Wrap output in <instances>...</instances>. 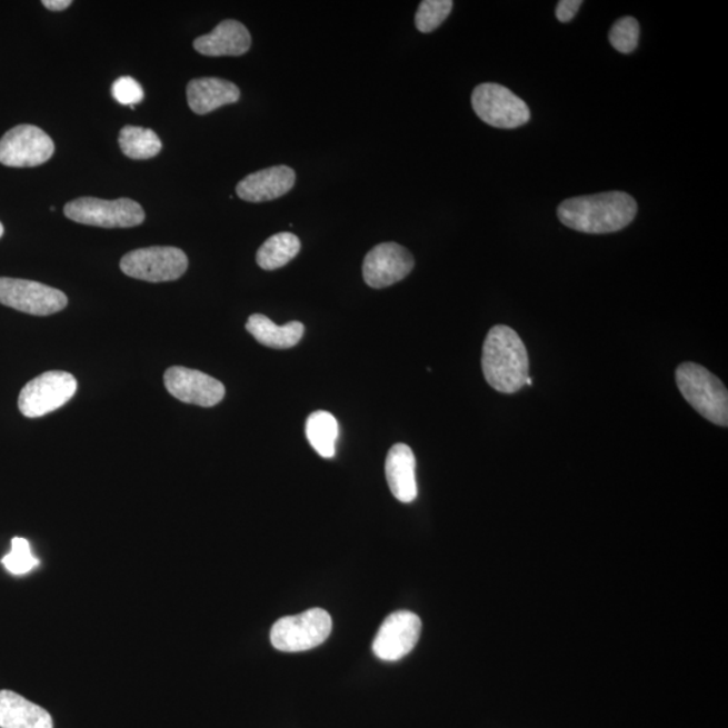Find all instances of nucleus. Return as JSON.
<instances>
[{
    "mask_svg": "<svg viewBox=\"0 0 728 728\" xmlns=\"http://www.w3.org/2000/svg\"><path fill=\"white\" fill-rule=\"evenodd\" d=\"M126 276L148 282L176 281L188 269L186 252L177 247L154 246L129 252L120 261Z\"/></svg>",
    "mask_w": 728,
    "mask_h": 728,
    "instance_id": "6e6552de",
    "label": "nucleus"
},
{
    "mask_svg": "<svg viewBox=\"0 0 728 728\" xmlns=\"http://www.w3.org/2000/svg\"><path fill=\"white\" fill-rule=\"evenodd\" d=\"M415 268V258L410 251L395 242L381 243L366 256L363 278L373 289L391 287L403 280Z\"/></svg>",
    "mask_w": 728,
    "mask_h": 728,
    "instance_id": "ddd939ff",
    "label": "nucleus"
},
{
    "mask_svg": "<svg viewBox=\"0 0 728 728\" xmlns=\"http://www.w3.org/2000/svg\"><path fill=\"white\" fill-rule=\"evenodd\" d=\"M482 369L487 383L499 392L512 395L527 385L529 356L515 329L497 326L485 340Z\"/></svg>",
    "mask_w": 728,
    "mask_h": 728,
    "instance_id": "f03ea898",
    "label": "nucleus"
},
{
    "mask_svg": "<svg viewBox=\"0 0 728 728\" xmlns=\"http://www.w3.org/2000/svg\"><path fill=\"white\" fill-rule=\"evenodd\" d=\"M580 0H561L556 8V17L562 23L571 22L581 8Z\"/></svg>",
    "mask_w": 728,
    "mask_h": 728,
    "instance_id": "bb28decb",
    "label": "nucleus"
},
{
    "mask_svg": "<svg viewBox=\"0 0 728 728\" xmlns=\"http://www.w3.org/2000/svg\"><path fill=\"white\" fill-rule=\"evenodd\" d=\"M78 390V381L66 371H48L24 386L18 398V408L29 419H37L64 407Z\"/></svg>",
    "mask_w": 728,
    "mask_h": 728,
    "instance_id": "0eeeda50",
    "label": "nucleus"
},
{
    "mask_svg": "<svg viewBox=\"0 0 728 728\" xmlns=\"http://www.w3.org/2000/svg\"><path fill=\"white\" fill-rule=\"evenodd\" d=\"M119 146L123 154L132 160H149L162 149L160 138L153 130L126 126L120 130Z\"/></svg>",
    "mask_w": 728,
    "mask_h": 728,
    "instance_id": "4be33fe9",
    "label": "nucleus"
},
{
    "mask_svg": "<svg viewBox=\"0 0 728 728\" xmlns=\"http://www.w3.org/2000/svg\"><path fill=\"white\" fill-rule=\"evenodd\" d=\"M421 619L410 611L390 614L379 628L372 642V651L379 660L397 661L410 654L419 642Z\"/></svg>",
    "mask_w": 728,
    "mask_h": 728,
    "instance_id": "9b49d317",
    "label": "nucleus"
},
{
    "mask_svg": "<svg viewBox=\"0 0 728 728\" xmlns=\"http://www.w3.org/2000/svg\"><path fill=\"white\" fill-rule=\"evenodd\" d=\"M0 303L19 312L49 316L61 312L68 306V297L48 285L0 277Z\"/></svg>",
    "mask_w": 728,
    "mask_h": 728,
    "instance_id": "1a4fd4ad",
    "label": "nucleus"
},
{
    "mask_svg": "<svg viewBox=\"0 0 728 728\" xmlns=\"http://www.w3.org/2000/svg\"><path fill=\"white\" fill-rule=\"evenodd\" d=\"M3 232H4V228H3L2 223H0V238L3 237Z\"/></svg>",
    "mask_w": 728,
    "mask_h": 728,
    "instance_id": "c85d7f7f",
    "label": "nucleus"
},
{
    "mask_svg": "<svg viewBox=\"0 0 728 728\" xmlns=\"http://www.w3.org/2000/svg\"><path fill=\"white\" fill-rule=\"evenodd\" d=\"M306 432L309 445L321 458H333L335 452H337L339 426L331 413L325 410L315 411L308 417Z\"/></svg>",
    "mask_w": 728,
    "mask_h": 728,
    "instance_id": "aec40b11",
    "label": "nucleus"
},
{
    "mask_svg": "<svg viewBox=\"0 0 728 728\" xmlns=\"http://www.w3.org/2000/svg\"><path fill=\"white\" fill-rule=\"evenodd\" d=\"M2 565L12 575H24L40 565V561L31 554L27 538L14 537L11 540L10 554L3 557Z\"/></svg>",
    "mask_w": 728,
    "mask_h": 728,
    "instance_id": "b1692460",
    "label": "nucleus"
},
{
    "mask_svg": "<svg viewBox=\"0 0 728 728\" xmlns=\"http://www.w3.org/2000/svg\"><path fill=\"white\" fill-rule=\"evenodd\" d=\"M188 104L198 116H207L220 107L237 103L239 88L231 81L217 78H202L189 81Z\"/></svg>",
    "mask_w": 728,
    "mask_h": 728,
    "instance_id": "dca6fc26",
    "label": "nucleus"
},
{
    "mask_svg": "<svg viewBox=\"0 0 728 728\" xmlns=\"http://www.w3.org/2000/svg\"><path fill=\"white\" fill-rule=\"evenodd\" d=\"M677 388L691 407L706 420L728 426V392L718 377L706 367L687 362L677 367Z\"/></svg>",
    "mask_w": 728,
    "mask_h": 728,
    "instance_id": "7ed1b4c3",
    "label": "nucleus"
},
{
    "mask_svg": "<svg viewBox=\"0 0 728 728\" xmlns=\"http://www.w3.org/2000/svg\"><path fill=\"white\" fill-rule=\"evenodd\" d=\"M54 154V143L46 131L19 124L0 139V163L10 168H33Z\"/></svg>",
    "mask_w": 728,
    "mask_h": 728,
    "instance_id": "9d476101",
    "label": "nucleus"
},
{
    "mask_svg": "<svg viewBox=\"0 0 728 728\" xmlns=\"http://www.w3.org/2000/svg\"><path fill=\"white\" fill-rule=\"evenodd\" d=\"M331 631V616L322 609H310L277 620L271 629L270 639L277 650L297 654V651L320 647Z\"/></svg>",
    "mask_w": 728,
    "mask_h": 728,
    "instance_id": "20e7f679",
    "label": "nucleus"
},
{
    "mask_svg": "<svg viewBox=\"0 0 728 728\" xmlns=\"http://www.w3.org/2000/svg\"><path fill=\"white\" fill-rule=\"evenodd\" d=\"M452 9V0H423L417 10L416 28L421 33H432L451 14Z\"/></svg>",
    "mask_w": 728,
    "mask_h": 728,
    "instance_id": "5701e85b",
    "label": "nucleus"
},
{
    "mask_svg": "<svg viewBox=\"0 0 728 728\" xmlns=\"http://www.w3.org/2000/svg\"><path fill=\"white\" fill-rule=\"evenodd\" d=\"M471 103L475 113L492 128L517 129L530 120L528 104L509 88L496 82L475 88Z\"/></svg>",
    "mask_w": 728,
    "mask_h": 728,
    "instance_id": "39448f33",
    "label": "nucleus"
},
{
    "mask_svg": "<svg viewBox=\"0 0 728 728\" xmlns=\"http://www.w3.org/2000/svg\"><path fill=\"white\" fill-rule=\"evenodd\" d=\"M112 97L116 98L118 103L130 107L141 103L144 92L137 80L124 76V78H120L113 82Z\"/></svg>",
    "mask_w": 728,
    "mask_h": 728,
    "instance_id": "a878e982",
    "label": "nucleus"
},
{
    "mask_svg": "<svg viewBox=\"0 0 728 728\" xmlns=\"http://www.w3.org/2000/svg\"><path fill=\"white\" fill-rule=\"evenodd\" d=\"M632 196L612 191L567 199L557 208L562 225L585 233H611L624 230L637 217Z\"/></svg>",
    "mask_w": 728,
    "mask_h": 728,
    "instance_id": "f257e3e1",
    "label": "nucleus"
},
{
    "mask_svg": "<svg viewBox=\"0 0 728 728\" xmlns=\"http://www.w3.org/2000/svg\"><path fill=\"white\" fill-rule=\"evenodd\" d=\"M295 183V170L280 164L245 177L238 183L237 195L249 202L271 201L289 193Z\"/></svg>",
    "mask_w": 728,
    "mask_h": 728,
    "instance_id": "4468645a",
    "label": "nucleus"
},
{
    "mask_svg": "<svg viewBox=\"0 0 728 728\" xmlns=\"http://www.w3.org/2000/svg\"><path fill=\"white\" fill-rule=\"evenodd\" d=\"M64 213L76 223L101 228H130L142 225L144 220L141 205L124 198L118 200L76 199L68 202Z\"/></svg>",
    "mask_w": 728,
    "mask_h": 728,
    "instance_id": "423d86ee",
    "label": "nucleus"
},
{
    "mask_svg": "<svg viewBox=\"0 0 728 728\" xmlns=\"http://www.w3.org/2000/svg\"><path fill=\"white\" fill-rule=\"evenodd\" d=\"M163 381L164 388L177 400L202 408L215 407L223 401L226 396L225 385L218 379L187 367H170L164 372Z\"/></svg>",
    "mask_w": 728,
    "mask_h": 728,
    "instance_id": "f8f14e48",
    "label": "nucleus"
},
{
    "mask_svg": "<svg viewBox=\"0 0 728 728\" xmlns=\"http://www.w3.org/2000/svg\"><path fill=\"white\" fill-rule=\"evenodd\" d=\"M42 4L46 6L48 10L62 11L72 4V0H43Z\"/></svg>",
    "mask_w": 728,
    "mask_h": 728,
    "instance_id": "cd10ccee",
    "label": "nucleus"
},
{
    "mask_svg": "<svg viewBox=\"0 0 728 728\" xmlns=\"http://www.w3.org/2000/svg\"><path fill=\"white\" fill-rule=\"evenodd\" d=\"M301 250L300 239L291 232H280L270 237L259 247L257 263L263 270H277L288 265Z\"/></svg>",
    "mask_w": 728,
    "mask_h": 728,
    "instance_id": "412c9836",
    "label": "nucleus"
},
{
    "mask_svg": "<svg viewBox=\"0 0 728 728\" xmlns=\"http://www.w3.org/2000/svg\"><path fill=\"white\" fill-rule=\"evenodd\" d=\"M609 40L619 53L635 52L639 41V23L636 18L624 17L618 19L610 30Z\"/></svg>",
    "mask_w": 728,
    "mask_h": 728,
    "instance_id": "393cba45",
    "label": "nucleus"
},
{
    "mask_svg": "<svg viewBox=\"0 0 728 728\" xmlns=\"http://www.w3.org/2000/svg\"><path fill=\"white\" fill-rule=\"evenodd\" d=\"M193 47L202 56H243L251 47V36L245 24L227 19L210 34L196 38Z\"/></svg>",
    "mask_w": 728,
    "mask_h": 728,
    "instance_id": "2eb2a0df",
    "label": "nucleus"
},
{
    "mask_svg": "<svg viewBox=\"0 0 728 728\" xmlns=\"http://www.w3.org/2000/svg\"><path fill=\"white\" fill-rule=\"evenodd\" d=\"M0 728H53L47 710L8 689L0 691Z\"/></svg>",
    "mask_w": 728,
    "mask_h": 728,
    "instance_id": "a211bd4d",
    "label": "nucleus"
},
{
    "mask_svg": "<svg viewBox=\"0 0 728 728\" xmlns=\"http://www.w3.org/2000/svg\"><path fill=\"white\" fill-rule=\"evenodd\" d=\"M386 479L392 496L402 503L417 498L416 458L407 445L392 446L385 465Z\"/></svg>",
    "mask_w": 728,
    "mask_h": 728,
    "instance_id": "f3484780",
    "label": "nucleus"
},
{
    "mask_svg": "<svg viewBox=\"0 0 728 728\" xmlns=\"http://www.w3.org/2000/svg\"><path fill=\"white\" fill-rule=\"evenodd\" d=\"M247 331L262 346L277 348V350H288L300 343L303 337L302 322L291 321L289 325L277 326L263 315H252L246 325Z\"/></svg>",
    "mask_w": 728,
    "mask_h": 728,
    "instance_id": "6ab92c4d",
    "label": "nucleus"
}]
</instances>
